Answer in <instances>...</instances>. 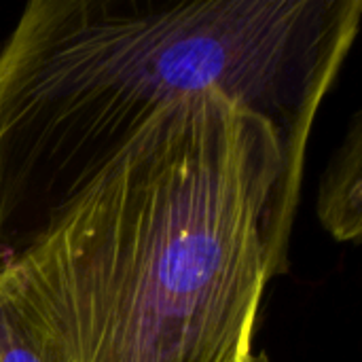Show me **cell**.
<instances>
[{
  "label": "cell",
  "instance_id": "cell-3",
  "mask_svg": "<svg viewBox=\"0 0 362 362\" xmlns=\"http://www.w3.org/2000/svg\"><path fill=\"white\" fill-rule=\"evenodd\" d=\"M318 218L337 242L362 235V121L352 125L333 153L318 189Z\"/></svg>",
  "mask_w": 362,
  "mask_h": 362
},
{
  "label": "cell",
  "instance_id": "cell-2",
  "mask_svg": "<svg viewBox=\"0 0 362 362\" xmlns=\"http://www.w3.org/2000/svg\"><path fill=\"white\" fill-rule=\"evenodd\" d=\"M362 0H32L0 42V255L28 246L165 106L223 91L303 170Z\"/></svg>",
  "mask_w": 362,
  "mask_h": 362
},
{
  "label": "cell",
  "instance_id": "cell-4",
  "mask_svg": "<svg viewBox=\"0 0 362 362\" xmlns=\"http://www.w3.org/2000/svg\"><path fill=\"white\" fill-rule=\"evenodd\" d=\"M0 362H40L2 308H0Z\"/></svg>",
  "mask_w": 362,
  "mask_h": 362
},
{
  "label": "cell",
  "instance_id": "cell-1",
  "mask_svg": "<svg viewBox=\"0 0 362 362\" xmlns=\"http://www.w3.org/2000/svg\"><path fill=\"white\" fill-rule=\"evenodd\" d=\"M301 178L269 119L187 95L0 261V308L40 362H248Z\"/></svg>",
  "mask_w": 362,
  "mask_h": 362
},
{
  "label": "cell",
  "instance_id": "cell-5",
  "mask_svg": "<svg viewBox=\"0 0 362 362\" xmlns=\"http://www.w3.org/2000/svg\"><path fill=\"white\" fill-rule=\"evenodd\" d=\"M248 362H267V361H265L263 356H255V354H252V356H250V361H248Z\"/></svg>",
  "mask_w": 362,
  "mask_h": 362
},
{
  "label": "cell",
  "instance_id": "cell-6",
  "mask_svg": "<svg viewBox=\"0 0 362 362\" xmlns=\"http://www.w3.org/2000/svg\"><path fill=\"white\" fill-rule=\"evenodd\" d=\"M0 261H2V255H0Z\"/></svg>",
  "mask_w": 362,
  "mask_h": 362
}]
</instances>
